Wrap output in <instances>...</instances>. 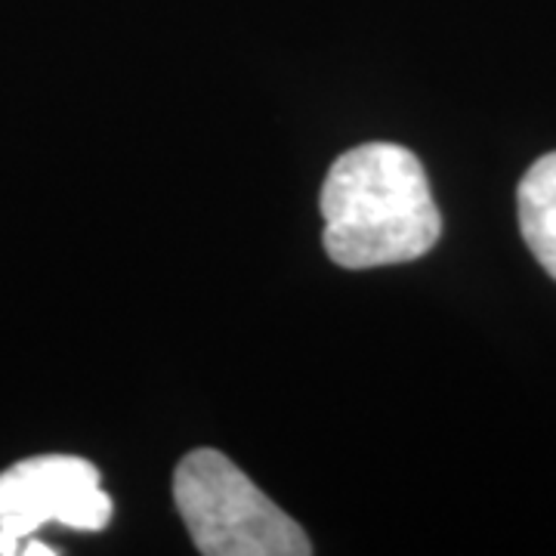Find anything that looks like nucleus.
<instances>
[{
  "instance_id": "3",
  "label": "nucleus",
  "mask_w": 556,
  "mask_h": 556,
  "mask_svg": "<svg viewBox=\"0 0 556 556\" xmlns=\"http://www.w3.org/2000/svg\"><path fill=\"white\" fill-rule=\"evenodd\" d=\"M112 519V497L100 470L72 455H43L0 473V554H20L22 541L47 522L78 532H100Z\"/></svg>"
},
{
  "instance_id": "4",
  "label": "nucleus",
  "mask_w": 556,
  "mask_h": 556,
  "mask_svg": "<svg viewBox=\"0 0 556 556\" xmlns=\"http://www.w3.org/2000/svg\"><path fill=\"white\" fill-rule=\"evenodd\" d=\"M519 229L535 260L556 278V152L538 159L519 182Z\"/></svg>"
},
{
  "instance_id": "2",
  "label": "nucleus",
  "mask_w": 556,
  "mask_h": 556,
  "mask_svg": "<svg viewBox=\"0 0 556 556\" xmlns=\"http://www.w3.org/2000/svg\"><path fill=\"white\" fill-rule=\"evenodd\" d=\"M179 517L204 556H306L313 544L278 504L214 448H195L174 470Z\"/></svg>"
},
{
  "instance_id": "5",
  "label": "nucleus",
  "mask_w": 556,
  "mask_h": 556,
  "mask_svg": "<svg viewBox=\"0 0 556 556\" xmlns=\"http://www.w3.org/2000/svg\"><path fill=\"white\" fill-rule=\"evenodd\" d=\"M20 554H28V556H35V554H40V556H53V554H56V551H53V547H47V544H40V541H28V547H22Z\"/></svg>"
},
{
  "instance_id": "1",
  "label": "nucleus",
  "mask_w": 556,
  "mask_h": 556,
  "mask_svg": "<svg viewBox=\"0 0 556 556\" xmlns=\"http://www.w3.org/2000/svg\"><path fill=\"white\" fill-rule=\"evenodd\" d=\"M325 251L343 269H378L424 257L442 217L415 152L365 142L343 152L321 186Z\"/></svg>"
}]
</instances>
